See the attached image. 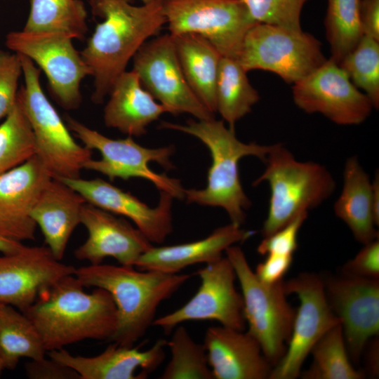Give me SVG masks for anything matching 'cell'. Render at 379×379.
Returning a JSON list of instances; mask_svg holds the SVG:
<instances>
[{
    "instance_id": "1",
    "label": "cell",
    "mask_w": 379,
    "mask_h": 379,
    "mask_svg": "<svg viewBox=\"0 0 379 379\" xmlns=\"http://www.w3.org/2000/svg\"><path fill=\"white\" fill-rule=\"evenodd\" d=\"M102 19L80 53L94 78L92 100L103 102L139 48L166 24L164 0L134 6L128 0H90Z\"/></svg>"
},
{
    "instance_id": "2",
    "label": "cell",
    "mask_w": 379,
    "mask_h": 379,
    "mask_svg": "<svg viewBox=\"0 0 379 379\" xmlns=\"http://www.w3.org/2000/svg\"><path fill=\"white\" fill-rule=\"evenodd\" d=\"M74 274L43 291L23 312L36 328L46 352L86 339L109 341L117 324L115 303L101 288L86 293Z\"/></svg>"
},
{
    "instance_id": "3",
    "label": "cell",
    "mask_w": 379,
    "mask_h": 379,
    "mask_svg": "<svg viewBox=\"0 0 379 379\" xmlns=\"http://www.w3.org/2000/svg\"><path fill=\"white\" fill-rule=\"evenodd\" d=\"M134 267L89 264L76 268L74 273L84 287L101 288L110 293L117 307V324L109 341L126 347L134 346L145 335L153 326L160 304L191 277Z\"/></svg>"
},
{
    "instance_id": "4",
    "label": "cell",
    "mask_w": 379,
    "mask_h": 379,
    "mask_svg": "<svg viewBox=\"0 0 379 379\" xmlns=\"http://www.w3.org/2000/svg\"><path fill=\"white\" fill-rule=\"evenodd\" d=\"M161 128L193 135L208 149L211 165L208 171L207 185L201 190L185 189L184 198L189 203L220 207L227 213L232 223L241 226L246 220V211L251 201L242 187L239 162L253 156L265 161L273 145L245 143L236 136L234 128L226 127L222 120H188L185 125L162 122Z\"/></svg>"
},
{
    "instance_id": "5",
    "label": "cell",
    "mask_w": 379,
    "mask_h": 379,
    "mask_svg": "<svg viewBox=\"0 0 379 379\" xmlns=\"http://www.w3.org/2000/svg\"><path fill=\"white\" fill-rule=\"evenodd\" d=\"M264 162V171L253 183L266 182L270 189L267 215L262 228L264 237L319 206L335 190L334 178L326 167L297 160L281 143L274 144Z\"/></svg>"
},
{
    "instance_id": "6",
    "label": "cell",
    "mask_w": 379,
    "mask_h": 379,
    "mask_svg": "<svg viewBox=\"0 0 379 379\" xmlns=\"http://www.w3.org/2000/svg\"><path fill=\"white\" fill-rule=\"evenodd\" d=\"M18 55L25 84L18 92V98L33 131L36 154L53 178H79L84 164L91 159V150L74 140L46 98L39 81L40 71L34 62Z\"/></svg>"
},
{
    "instance_id": "7",
    "label": "cell",
    "mask_w": 379,
    "mask_h": 379,
    "mask_svg": "<svg viewBox=\"0 0 379 379\" xmlns=\"http://www.w3.org/2000/svg\"><path fill=\"white\" fill-rule=\"evenodd\" d=\"M225 252L241 286L247 331L274 367L286 352L296 310L287 300L284 280L273 284L260 281L239 246L232 245Z\"/></svg>"
},
{
    "instance_id": "8",
    "label": "cell",
    "mask_w": 379,
    "mask_h": 379,
    "mask_svg": "<svg viewBox=\"0 0 379 379\" xmlns=\"http://www.w3.org/2000/svg\"><path fill=\"white\" fill-rule=\"evenodd\" d=\"M67 126L81 141L87 149L98 150L100 159L88 160L84 169L100 173L110 180H128L139 178L152 182L159 191L170 194L173 198L183 199L184 188L179 180L153 171L149 166L157 162L166 170L173 165L171 157L173 146L147 148L137 143L132 137L112 139L93 130L77 119L66 117Z\"/></svg>"
},
{
    "instance_id": "9",
    "label": "cell",
    "mask_w": 379,
    "mask_h": 379,
    "mask_svg": "<svg viewBox=\"0 0 379 379\" xmlns=\"http://www.w3.org/2000/svg\"><path fill=\"white\" fill-rule=\"evenodd\" d=\"M237 60L247 72H271L293 84L327 59L321 42L310 33L257 23L246 33Z\"/></svg>"
},
{
    "instance_id": "10",
    "label": "cell",
    "mask_w": 379,
    "mask_h": 379,
    "mask_svg": "<svg viewBox=\"0 0 379 379\" xmlns=\"http://www.w3.org/2000/svg\"><path fill=\"white\" fill-rule=\"evenodd\" d=\"M169 34H195L222 56L237 58L244 39L255 24L242 0H164Z\"/></svg>"
},
{
    "instance_id": "11",
    "label": "cell",
    "mask_w": 379,
    "mask_h": 379,
    "mask_svg": "<svg viewBox=\"0 0 379 379\" xmlns=\"http://www.w3.org/2000/svg\"><path fill=\"white\" fill-rule=\"evenodd\" d=\"M65 34L14 31L6 36V46L36 62L44 72L58 102L66 109L77 108L81 101L80 84L91 71Z\"/></svg>"
},
{
    "instance_id": "12",
    "label": "cell",
    "mask_w": 379,
    "mask_h": 379,
    "mask_svg": "<svg viewBox=\"0 0 379 379\" xmlns=\"http://www.w3.org/2000/svg\"><path fill=\"white\" fill-rule=\"evenodd\" d=\"M286 294L300 300L290 340L286 352L273 367L270 379H294L317 342L331 328L340 324L328 302L323 279L312 273H302L284 281Z\"/></svg>"
},
{
    "instance_id": "13",
    "label": "cell",
    "mask_w": 379,
    "mask_h": 379,
    "mask_svg": "<svg viewBox=\"0 0 379 379\" xmlns=\"http://www.w3.org/2000/svg\"><path fill=\"white\" fill-rule=\"evenodd\" d=\"M197 274L200 286L181 307L156 318L153 326L166 334L183 322L215 321L221 326L244 331L246 320L242 295L235 287L234 270L227 257L206 264Z\"/></svg>"
},
{
    "instance_id": "14",
    "label": "cell",
    "mask_w": 379,
    "mask_h": 379,
    "mask_svg": "<svg viewBox=\"0 0 379 379\" xmlns=\"http://www.w3.org/2000/svg\"><path fill=\"white\" fill-rule=\"evenodd\" d=\"M133 69L142 86L168 113H187L197 120L214 118L190 88L181 69L173 36L147 40L133 58Z\"/></svg>"
},
{
    "instance_id": "15",
    "label": "cell",
    "mask_w": 379,
    "mask_h": 379,
    "mask_svg": "<svg viewBox=\"0 0 379 379\" xmlns=\"http://www.w3.org/2000/svg\"><path fill=\"white\" fill-rule=\"evenodd\" d=\"M292 95L295 105L302 111L319 113L342 126L363 123L373 108L368 96L330 58L294 83Z\"/></svg>"
},
{
    "instance_id": "16",
    "label": "cell",
    "mask_w": 379,
    "mask_h": 379,
    "mask_svg": "<svg viewBox=\"0 0 379 379\" xmlns=\"http://www.w3.org/2000/svg\"><path fill=\"white\" fill-rule=\"evenodd\" d=\"M328 302L339 319L350 358L359 361L379 333V281L343 273L322 278Z\"/></svg>"
},
{
    "instance_id": "17",
    "label": "cell",
    "mask_w": 379,
    "mask_h": 379,
    "mask_svg": "<svg viewBox=\"0 0 379 379\" xmlns=\"http://www.w3.org/2000/svg\"><path fill=\"white\" fill-rule=\"evenodd\" d=\"M76 268L57 260L44 246H25L0 255V304L21 312L60 278L74 274Z\"/></svg>"
},
{
    "instance_id": "18",
    "label": "cell",
    "mask_w": 379,
    "mask_h": 379,
    "mask_svg": "<svg viewBox=\"0 0 379 379\" xmlns=\"http://www.w3.org/2000/svg\"><path fill=\"white\" fill-rule=\"evenodd\" d=\"M79 192L87 203L129 218L151 243L161 244L173 231V197L160 191L158 205L152 208L134 195L100 179L58 178Z\"/></svg>"
},
{
    "instance_id": "19",
    "label": "cell",
    "mask_w": 379,
    "mask_h": 379,
    "mask_svg": "<svg viewBox=\"0 0 379 379\" xmlns=\"http://www.w3.org/2000/svg\"><path fill=\"white\" fill-rule=\"evenodd\" d=\"M81 224L88 232L86 240L74 252L79 260L91 265L112 257L125 266H133L153 245L143 233L124 218L86 203L81 210Z\"/></svg>"
},
{
    "instance_id": "20",
    "label": "cell",
    "mask_w": 379,
    "mask_h": 379,
    "mask_svg": "<svg viewBox=\"0 0 379 379\" xmlns=\"http://www.w3.org/2000/svg\"><path fill=\"white\" fill-rule=\"evenodd\" d=\"M53 177L36 154L0 175V232L18 241L33 240L32 209Z\"/></svg>"
},
{
    "instance_id": "21",
    "label": "cell",
    "mask_w": 379,
    "mask_h": 379,
    "mask_svg": "<svg viewBox=\"0 0 379 379\" xmlns=\"http://www.w3.org/2000/svg\"><path fill=\"white\" fill-rule=\"evenodd\" d=\"M111 343L93 357L73 355L64 348L49 351L48 354L74 370L80 379H145L165 359L167 341L164 339L145 350Z\"/></svg>"
},
{
    "instance_id": "22",
    "label": "cell",
    "mask_w": 379,
    "mask_h": 379,
    "mask_svg": "<svg viewBox=\"0 0 379 379\" xmlns=\"http://www.w3.org/2000/svg\"><path fill=\"white\" fill-rule=\"evenodd\" d=\"M213 379H266L273 366L248 331L211 326L204 343Z\"/></svg>"
},
{
    "instance_id": "23",
    "label": "cell",
    "mask_w": 379,
    "mask_h": 379,
    "mask_svg": "<svg viewBox=\"0 0 379 379\" xmlns=\"http://www.w3.org/2000/svg\"><path fill=\"white\" fill-rule=\"evenodd\" d=\"M253 233L230 222L200 240L171 246H152L138 258L135 267L178 274L187 267L217 260L228 247L245 241Z\"/></svg>"
},
{
    "instance_id": "24",
    "label": "cell",
    "mask_w": 379,
    "mask_h": 379,
    "mask_svg": "<svg viewBox=\"0 0 379 379\" xmlns=\"http://www.w3.org/2000/svg\"><path fill=\"white\" fill-rule=\"evenodd\" d=\"M85 199L60 179L52 178L42 190L32 217L53 256L62 260L68 241L81 223Z\"/></svg>"
},
{
    "instance_id": "25",
    "label": "cell",
    "mask_w": 379,
    "mask_h": 379,
    "mask_svg": "<svg viewBox=\"0 0 379 379\" xmlns=\"http://www.w3.org/2000/svg\"><path fill=\"white\" fill-rule=\"evenodd\" d=\"M109 95L104 108L105 124L131 137L145 134L151 123L168 113L142 86L133 69L126 70L117 79Z\"/></svg>"
},
{
    "instance_id": "26",
    "label": "cell",
    "mask_w": 379,
    "mask_h": 379,
    "mask_svg": "<svg viewBox=\"0 0 379 379\" xmlns=\"http://www.w3.org/2000/svg\"><path fill=\"white\" fill-rule=\"evenodd\" d=\"M343 175V188L334 204V213L347 225L354 239L366 244L378 238L372 180L356 156L347 159Z\"/></svg>"
},
{
    "instance_id": "27",
    "label": "cell",
    "mask_w": 379,
    "mask_h": 379,
    "mask_svg": "<svg viewBox=\"0 0 379 379\" xmlns=\"http://www.w3.org/2000/svg\"><path fill=\"white\" fill-rule=\"evenodd\" d=\"M172 36V35H171ZM184 76L192 91L213 114L221 54L206 39L195 34L172 36Z\"/></svg>"
},
{
    "instance_id": "28",
    "label": "cell",
    "mask_w": 379,
    "mask_h": 379,
    "mask_svg": "<svg viewBox=\"0 0 379 379\" xmlns=\"http://www.w3.org/2000/svg\"><path fill=\"white\" fill-rule=\"evenodd\" d=\"M259 99L258 92L239 61L222 56L215 85L216 112L230 127L234 128L236 122L248 114Z\"/></svg>"
},
{
    "instance_id": "29",
    "label": "cell",
    "mask_w": 379,
    "mask_h": 379,
    "mask_svg": "<svg viewBox=\"0 0 379 379\" xmlns=\"http://www.w3.org/2000/svg\"><path fill=\"white\" fill-rule=\"evenodd\" d=\"M46 352L32 321L17 308L0 304V357L4 368L13 370L20 359H39Z\"/></svg>"
},
{
    "instance_id": "30",
    "label": "cell",
    "mask_w": 379,
    "mask_h": 379,
    "mask_svg": "<svg viewBox=\"0 0 379 379\" xmlns=\"http://www.w3.org/2000/svg\"><path fill=\"white\" fill-rule=\"evenodd\" d=\"M86 17L80 0H31L29 14L22 30L59 32L81 39L88 29Z\"/></svg>"
},
{
    "instance_id": "31",
    "label": "cell",
    "mask_w": 379,
    "mask_h": 379,
    "mask_svg": "<svg viewBox=\"0 0 379 379\" xmlns=\"http://www.w3.org/2000/svg\"><path fill=\"white\" fill-rule=\"evenodd\" d=\"M312 363L302 373L307 379H361L364 374L355 369L349 357L340 324L328 330L314 345Z\"/></svg>"
},
{
    "instance_id": "32",
    "label": "cell",
    "mask_w": 379,
    "mask_h": 379,
    "mask_svg": "<svg viewBox=\"0 0 379 379\" xmlns=\"http://www.w3.org/2000/svg\"><path fill=\"white\" fill-rule=\"evenodd\" d=\"M360 0H328L324 26L331 58L337 64L363 36L359 20Z\"/></svg>"
},
{
    "instance_id": "33",
    "label": "cell",
    "mask_w": 379,
    "mask_h": 379,
    "mask_svg": "<svg viewBox=\"0 0 379 379\" xmlns=\"http://www.w3.org/2000/svg\"><path fill=\"white\" fill-rule=\"evenodd\" d=\"M166 346L171 358L159 378L213 379L204 345L195 342L185 327L177 326Z\"/></svg>"
},
{
    "instance_id": "34",
    "label": "cell",
    "mask_w": 379,
    "mask_h": 379,
    "mask_svg": "<svg viewBox=\"0 0 379 379\" xmlns=\"http://www.w3.org/2000/svg\"><path fill=\"white\" fill-rule=\"evenodd\" d=\"M36 154L33 131L17 96L15 105L0 124V175Z\"/></svg>"
},
{
    "instance_id": "35",
    "label": "cell",
    "mask_w": 379,
    "mask_h": 379,
    "mask_svg": "<svg viewBox=\"0 0 379 379\" xmlns=\"http://www.w3.org/2000/svg\"><path fill=\"white\" fill-rule=\"evenodd\" d=\"M352 84L379 107V41L363 35L355 48L338 64Z\"/></svg>"
},
{
    "instance_id": "36",
    "label": "cell",
    "mask_w": 379,
    "mask_h": 379,
    "mask_svg": "<svg viewBox=\"0 0 379 379\" xmlns=\"http://www.w3.org/2000/svg\"><path fill=\"white\" fill-rule=\"evenodd\" d=\"M242 1L255 22L291 30H301V12L309 0Z\"/></svg>"
},
{
    "instance_id": "37",
    "label": "cell",
    "mask_w": 379,
    "mask_h": 379,
    "mask_svg": "<svg viewBox=\"0 0 379 379\" xmlns=\"http://www.w3.org/2000/svg\"><path fill=\"white\" fill-rule=\"evenodd\" d=\"M22 73L19 55L0 50V119L7 116L15 104Z\"/></svg>"
},
{
    "instance_id": "38",
    "label": "cell",
    "mask_w": 379,
    "mask_h": 379,
    "mask_svg": "<svg viewBox=\"0 0 379 379\" xmlns=\"http://www.w3.org/2000/svg\"><path fill=\"white\" fill-rule=\"evenodd\" d=\"M303 213L272 234L264 237L257 251L261 255H293L298 248V232L307 218Z\"/></svg>"
},
{
    "instance_id": "39",
    "label": "cell",
    "mask_w": 379,
    "mask_h": 379,
    "mask_svg": "<svg viewBox=\"0 0 379 379\" xmlns=\"http://www.w3.org/2000/svg\"><path fill=\"white\" fill-rule=\"evenodd\" d=\"M343 272L351 275L378 279L379 239L366 244L359 253L345 264Z\"/></svg>"
},
{
    "instance_id": "40",
    "label": "cell",
    "mask_w": 379,
    "mask_h": 379,
    "mask_svg": "<svg viewBox=\"0 0 379 379\" xmlns=\"http://www.w3.org/2000/svg\"><path fill=\"white\" fill-rule=\"evenodd\" d=\"M25 371L29 379H80L72 368L49 357L30 359L25 364Z\"/></svg>"
},
{
    "instance_id": "41",
    "label": "cell",
    "mask_w": 379,
    "mask_h": 379,
    "mask_svg": "<svg viewBox=\"0 0 379 379\" xmlns=\"http://www.w3.org/2000/svg\"><path fill=\"white\" fill-rule=\"evenodd\" d=\"M264 261L259 263L254 271L258 279L267 284L283 280L293 262V255L267 254Z\"/></svg>"
},
{
    "instance_id": "42",
    "label": "cell",
    "mask_w": 379,
    "mask_h": 379,
    "mask_svg": "<svg viewBox=\"0 0 379 379\" xmlns=\"http://www.w3.org/2000/svg\"><path fill=\"white\" fill-rule=\"evenodd\" d=\"M359 20L363 35L379 41V0H360Z\"/></svg>"
},
{
    "instance_id": "43",
    "label": "cell",
    "mask_w": 379,
    "mask_h": 379,
    "mask_svg": "<svg viewBox=\"0 0 379 379\" xmlns=\"http://www.w3.org/2000/svg\"><path fill=\"white\" fill-rule=\"evenodd\" d=\"M369 348L367 352L368 371L373 376L378 375V340L375 338L368 343Z\"/></svg>"
},
{
    "instance_id": "44",
    "label": "cell",
    "mask_w": 379,
    "mask_h": 379,
    "mask_svg": "<svg viewBox=\"0 0 379 379\" xmlns=\"http://www.w3.org/2000/svg\"><path fill=\"white\" fill-rule=\"evenodd\" d=\"M24 246L22 242L11 239L0 232V252L2 254L16 253Z\"/></svg>"
},
{
    "instance_id": "45",
    "label": "cell",
    "mask_w": 379,
    "mask_h": 379,
    "mask_svg": "<svg viewBox=\"0 0 379 379\" xmlns=\"http://www.w3.org/2000/svg\"><path fill=\"white\" fill-rule=\"evenodd\" d=\"M372 184L374 214L376 222L379 225V176L378 171L375 173Z\"/></svg>"
},
{
    "instance_id": "46",
    "label": "cell",
    "mask_w": 379,
    "mask_h": 379,
    "mask_svg": "<svg viewBox=\"0 0 379 379\" xmlns=\"http://www.w3.org/2000/svg\"><path fill=\"white\" fill-rule=\"evenodd\" d=\"M4 369H5V368H4V366L2 360H1V357H0V375H1V373H2V371H3Z\"/></svg>"
},
{
    "instance_id": "47",
    "label": "cell",
    "mask_w": 379,
    "mask_h": 379,
    "mask_svg": "<svg viewBox=\"0 0 379 379\" xmlns=\"http://www.w3.org/2000/svg\"><path fill=\"white\" fill-rule=\"evenodd\" d=\"M140 1L143 3V4H149L153 1L154 0H140Z\"/></svg>"
}]
</instances>
